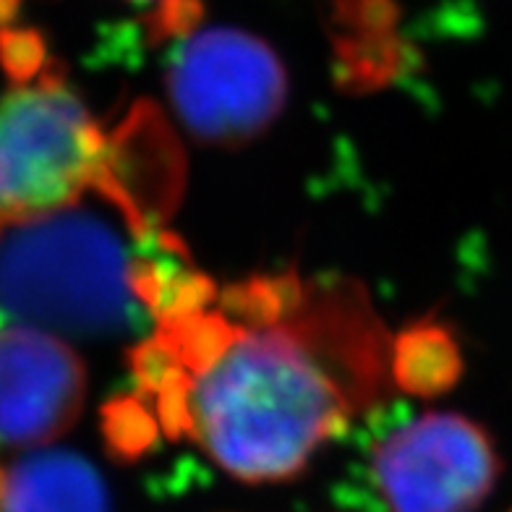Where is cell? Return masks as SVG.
Here are the masks:
<instances>
[{"label": "cell", "mask_w": 512, "mask_h": 512, "mask_svg": "<svg viewBox=\"0 0 512 512\" xmlns=\"http://www.w3.org/2000/svg\"><path fill=\"white\" fill-rule=\"evenodd\" d=\"M395 356L356 283L272 275L162 314L134 374L155 426L233 479L275 484L382 395Z\"/></svg>", "instance_id": "1"}, {"label": "cell", "mask_w": 512, "mask_h": 512, "mask_svg": "<svg viewBox=\"0 0 512 512\" xmlns=\"http://www.w3.org/2000/svg\"><path fill=\"white\" fill-rule=\"evenodd\" d=\"M147 223L81 204L0 230V314L61 337L131 332L202 296L209 283L144 254Z\"/></svg>", "instance_id": "2"}, {"label": "cell", "mask_w": 512, "mask_h": 512, "mask_svg": "<svg viewBox=\"0 0 512 512\" xmlns=\"http://www.w3.org/2000/svg\"><path fill=\"white\" fill-rule=\"evenodd\" d=\"M113 142L58 74L0 97V230L53 215L97 191L139 212L113 176Z\"/></svg>", "instance_id": "3"}, {"label": "cell", "mask_w": 512, "mask_h": 512, "mask_svg": "<svg viewBox=\"0 0 512 512\" xmlns=\"http://www.w3.org/2000/svg\"><path fill=\"white\" fill-rule=\"evenodd\" d=\"M168 97L181 123L209 144H243L272 126L288 95L275 50L243 29L186 34L168 63Z\"/></svg>", "instance_id": "4"}, {"label": "cell", "mask_w": 512, "mask_h": 512, "mask_svg": "<svg viewBox=\"0 0 512 512\" xmlns=\"http://www.w3.org/2000/svg\"><path fill=\"white\" fill-rule=\"evenodd\" d=\"M369 471L384 512H476L502 463L481 426L434 411L384 434Z\"/></svg>", "instance_id": "5"}, {"label": "cell", "mask_w": 512, "mask_h": 512, "mask_svg": "<svg viewBox=\"0 0 512 512\" xmlns=\"http://www.w3.org/2000/svg\"><path fill=\"white\" fill-rule=\"evenodd\" d=\"M87 398V371L66 337L0 322V445L42 450L71 429Z\"/></svg>", "instance_id": "6"}, {"label": "cell", "mask_w": 512, "mask_h": 512, "mask_svg": "<svg viewBox=\"0 0 512 512\" xmlns=\"http://www.w3.org/2000/svg\"><path fill=\"white\" fill-rule=\"evenodd\" d=\"M0 512H110L108 486L76 452L34 450L0 468Z\"/></svg>", "instance_id": "7"}, {"label": "cell", "mask_w": 512, "mask_h": 512, "mask_svg": "<svg viewBox=\"0 0 512 512\" xmlns=\"http://www.w3.org/2000/svg\"><path fill=\"white\" fill-rule=\"evenodd\" d=\"M45 42L32 29H0V63L19 84L32 81L37 76Z\"/></svg>", "instance_id": "8"}, {"label": "cell", "mask_w": 512, "mask_h": 512, "mask_svg": "<svg viewBox=\"0 0 512 512\" xmlns=\"http://www.w3.org/2000/svg\"><path fill=\"white\" fill-rule=\"evenodd\" d=\"M19 8L21 0H0V29H3V24H8V21L19 14Z\"/></svg>", "instance_id": "9"}]
</instances>
